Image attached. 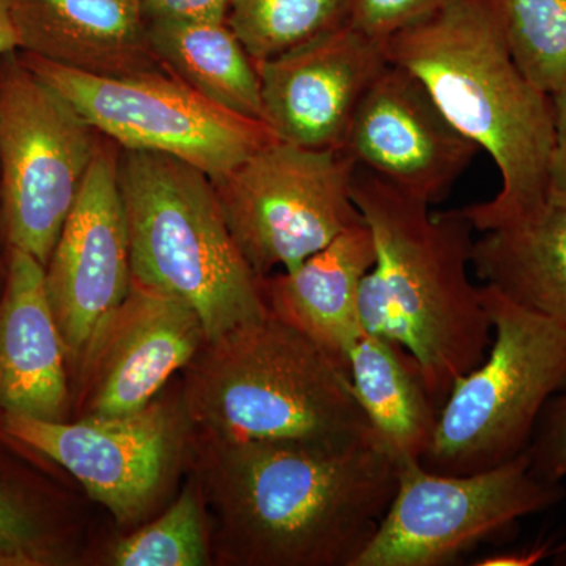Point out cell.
<instances>
[{"label": "cell", "mask_w": 566, "mask_h": 566, "mask_svg": "<svg viewBox=\"0 0 566 566\" xmlns=\"http://www.w3.org/2000/svg\"><path fill=\"white\" fill-rule=\"evenodd\" d=\"M197 438V486L223 565L354 566L397 488V460L376 433L331 444Z\"/></svg>", "instance_id": "obj_1"}, {"label": "cell", "mask_w": 566, "mask_h": 566, "mask_svg": "<svg viewBox=\"0 0 566 566\" xmlns=\"http://www.w3.org/2000/svg\"><path fill=\"white\" fill-rule=\"evenodd\" d=\"M353 199L376 260L360 283L363 329L415 360L436 406L485 359L493 324L471 279L474 226L460 210L431 211L356 166Z\"/></svg>", "instance_id": "obj_2"}, {"label": "cell", "mask_w": 566, "mask_h": 566, "mask_svg": "<svg viewBox=\"0 0 566 566\" xmlns=\"http://www.w3.org/2000/svg\"><path fill=\"white\" fill-rule=\"evenodd\" d=\"M385 46L389 62L422 82L442 114L501 174L494 199L463 208L476 232L547 202L556 140L553 96L517 66L494 0H452Z\"/></svg>", "instance_id": "obj_3"}, {"label": "cell", "mask_w": 566, "mask_h": 566, "mask_svg": "<svg viewBox=\"0 0 566 566\" xmlns=\"http://www.w3.org/2000/svg\"><path fill=\"white\" fill-rule=\"evenodd\" d=\"M182 376V408L203 438L331 444L375 434L348 370L270 308L207 340Z\"/></svg>", "instance_id": "obj_4"}, {"label": "cell", "mask_w": 566, "mask_h": 566, "mask_svg": "<svg viewBox=\"0 0 566 566\" xmlns=\"http://www.w3.org/2000/svg\"><path fill=\"white\" fill-rule=\"evenodd\" d=\"M118 175L133 281L192 307L208 340L268 314L262 279L234 243L207 174L163 153L122 150Z\"/></svg>", "instance_id": "obj_5"}, {"label": "cell", "mask_w": 566, "mask_h": 566, "mask_svg": "<svg viewBox=\"0 0 566 566\" xmlns=\"http://www.w3.org/2000/svg\"><path fill=\"white\" fill-rule=\"evenodd\" d=\"M480 286L493 340L439 409L420 461L439 474L482 472L527 452L547 403L566 386L565 324Z\"/></svg>", "instance_id": "obj_6"}, {"label": "cell", "mask_w": 566, "mask_h": 566, "mask_svg": "<svg viewBox=\"0 0 566 566\" xmlns=\"http://www.w3.org/2000/svg\"><path fill=\"white\" fill-rule=\"evenodd\" d=\"M20 55L88 125L123 150L172 156L211 180L275 140L266 123L223 109L166 66L132 76H98L29 52Z\"/></svg>", "instance_id": "obj_7"}, {"label": "cell", "mask_w": 566, "mask_h": 566, "mask_svg": "<svg viewBox=\"0 0 566 566\" xmlns=\"http://www.w3.org/2000/svg\"><path fill=\"white\" fill-rule=\"evenodd\" d=\"M356 164L344 150L273 140L212 180L227 227L260 279L296 270L364 222L353 199Z\"/></svg>", "instance_id": "obj_8"}, {"label": "cell", "mask_w": 566, "mask_h": 566, "mask_svg": "<svg viewBox=\"0 0 566 566\" xmlns=\"http://www.w3.org/2000/svg\"><path fill=\"white\" fill-rule=\"evenodd\" d=\"M564 497L562 483L535 474L527 452L472 474L398 461L392 502L354 566L452 565Z\"/></svg>", "instance_id": "obj_9"}, {"label": "cell", "mask_w": 566, "mask_h": 566, "mask_svg": "<svg viewBox=\"0 0 566 566\" xmlns=\"http://www.w3.org/2000/svg\"><path fill=\"white\" fill-rule=\"evenodd\" d=\"M98 134L28 69L20 51L0 57V199L11 248L46 266Z\"/></svg>", "instance_id": "obj_10"}, {"label": "cell", "mask_w": 566, "mask_h": 566, "mask_svg": "<svg viewBox=\"0 0 566 566\" xmlns=\"http://www.w3.org/2000/svg\"><path fill=\"white\" fill-rule=\"evenodd\" d=\"M7 434L50 458L109 510L122 526L139 523L166 493L192 424L181 398L156 397L128 416L48 422L6 415Z\"/></svg>", "instance_id": "obj_11"}, {"label": "cell", "mask_w": 566, "mask_h": 566, "mask_svg": "<svg viewBox=\"0 0 566 566\" xmlns=\"http://www.w3.org/2000/svg\"><path fill=\"white\" fill-rule=\"evenodd\" d=\"M118 151L99 142L91 167L44 266L52 312L66 353L80 357L104 316L132 286V248Z\"/></svg>", "instance_id": "obj_12"}, {"label": "cell", "mask_w": 566, "mask_h": 566, "mask_svg": "<svg viewBox=\"0 0 566 566\" xmlns=\"http://www.w3.org/2000/svg\"><path fill=\"white\" fill-rule=\"evenodd\" d=\"M197 312L181 300L132 281L129 292L104 316L82 359V417L142 411L207 344Z\"/></svg>", "instance_id": "obj_13"}, {"label": "cell", "mask_w": 566, "mask_h": 566, "mask_svg": "<svg viewBox=\"0 0 566 566\" xmlns=\"http://www.w3.org/2000/svg\"><path fill=\"white\" fill-rule=\"evenodd\" d=\"M344 151L360 169L428 205L442 202L482 153L422 82L390 62L357 107Z\"/></svg>", "instance_id": "obj_14"}, {"label": "cell", "mask_w": 566, "mask_h": 566, "mask_svg": "<svg viewBox=\"0 0 566 566\" xmlns=\"http://www.w3.org/2000/svg\"><path fill=\"white\" fill-rule=\"evenodd\" d=\"M387 65L385 43L348 22L296 50L255 63L263 122L277 140L344 150L357 107Z\"/></svg>", "instance_id": "obj_15"}, {"label": "cell", "mask_w": 566, "mask_h": 566, "mask_svg": "<svg viewBox=\"0 0 566 566\" xmlns=\"http://www.w3.org/2000/svg\"><path fill=\"white\" fill-rule=\"evenodd\" d=\"M65 353L44 264L11 248L0 301V406L6 415L65 420L70 401Z\"/></svg>", "instance_id": "obj_16"}, {"label": "cell", "mask_w": 566, "mask_h": 566, "mask_svg": "<svg viewBox=\"0 0 566 566\" xmlns=\"http://www.w3.org/2000/svg\"><path fill=\"white\" fill-rule=\"evenodd\" d=\"M18 51L98 76L163 69L134 0H10Z\"/></svg>", "instance_id": "obj_17"}, {"label": "cell", "mask_w": 566, "mask_h": 566, "mask_svg": "<svg viewBox=\"0 0 566 566\" xmlns=\"http://www.w3.org/2000/svg\"><path fill=\"white\" fill-rule=\"evenodd\" d=\"M376 260L374 237L360 222L308 256L296 270L268 275V308L323 346L349 374V353L364 334L359 292Z\"/></svg>", "instance_id": "obj_18"}, {"label": "cell", "mask_w": 566, "mask_h": 566, "mask_svg": "<svg viewBox=\"0 0 566 566\" xmlns=\"http://www.w3.org/2000/svg\"><path fill=\"white\" fill-rule=\"evenodd\" d=\"M472 271L483 285L566 326V205L546 202L483 232Z\"/></svg>", "instance_id": "obj_19"}, {"label": "cell", "mask_w": 566, "mask_h": 566, "mask_svg": "<svg viewBox=\"0 0 566 566\" xmlns=\"http://www.w3.org/2000/svg\"><path fill=\"white\" fill-rule=\"evenodd\" d=\"M348 365L354 395L397 463L422 461L433 441L439 408L411 356L364 331Z\"/></svg>", "instance_id": "obj_20"}, {"label": "cell", "mask_w": 566, "mask_h": 566, "mask_svg": "<svg viewBox=\"0 0 566 566\" xmlns=\"http://www.w3.org/2000/svg\"><path fill=\"white\" fill-rule=\"evenodd\" d=\"M166 69L223 109L263 122L259 71L227 22L148 20Z\"/></svg>", "instance_id": "obj_21"}, {"label": "cell", "mask_w": 566, "mask_h": 566, "mask_svg": "<svg viewBox=\"0 0 566 566\" xmlns=\"http://www.w3.org/2000/svg\"><path fill=\"white\" fill-rule=\"evenodd\" d=\"M348 22V0H233L227 17L253 62L279 57Z\"/></svg>", "instance_id": "obj_22"}, {"label": "cell", "mask_w": 566, "mask_h": 566, "mask_svg": "<svg viewBox=\"0 0 566 566\" xmlns=\"http://www.w3.org/2000/svg\"><path fill=\"white\" fill-rule=\"evenodd\" d=\"M513 59L547 95L566 87V0H494Z\"/></svg>", "instance_id": "obj_23"}, {"label": "cell", "mask_w": 566, "mask_h": 566, "mask_svg": "<svg viewBox=\"0 0 566 566\" xmlns=\"http://www.w3.org/2000/svg\"><path fill=\"white\" fill-rule=\"evenodd\" d=\"M115 566H205L210 564L207 512L199 486H186L163 516L111 551Z\"/></svg>", "instance_id": "obj_24"}, {"label": "cell", "mask_w": 566, "mask_h": 566, "mask_svg": "<svg viewBox=\"0 0 566 566\" xmlns=\"http://www.w3.org/2000/svg\"><path fill=\"white\" fill-rule=\"evenodd\" d=\"M452 0H348V24L386 43Z\"/></svg>", "instance_id": "obj_25"}, {"label": "cell", "mask_w": 566, "mask_h": 566, "mask_svg": "<svg viewBox=\"0 0 566 566\" xmlns=\"http://www.w3.org/2000/svg\"><path fill=\"white\" fill-rule=\"evenodd\" d=\"M527 455L536 475L547 482L566 479V386L547 403Z\"/></svg>", "instance_id": "obj_26"}, {"label": "cell", "mask_w": 566, "mask_h": 566, "mask_svg": "<svg viewBox=\"0 0 566 566\" xmlns=\"http://www.w3.org/2000/svg\"><path fill=\"white\" fill-rule=\"evenodd\" d=\"M40 532L29 513L0 491V565H31L41 558Z\"/></svg>", "instance_id": "obj_27"}, {"label": "cell", "mask_w": 566, "mask_h": 566, "mask_svg": "<svg viewBox=\"0 0 566 566\" xmlns=\"http://www.w3.org/2000/svg\"><path fill=\"white\" fill-rule=\"evenodd\" d=\"M233 0H144L147 20L227 22Z\"/></svg>", "instance_id": "obj_28"}, {"label": "cell", "mask_w": 566, "mask_h": 566, "mask_svg": "<svg viewBox=\"0 0 566 566\" xmlns=\"http://www.w3.org/2000/svg\"><path fill=\"white\" fill-rule=\"evenodd\" d=\"M556 140L549 163L547 202L566 205V87L553 95Z\"/></svg>", "instance_id": "obj_29"}, {"label": "cell", "mask_w": 566, "mask_h": 566, "mask_svg": "<svg viewBox=\"0 0 566 566\" xmlns=\"http://www.w3.org/2000/svg\"><path fill=\"white\" fill-rule=\"evenodd\" d=\"M554 539H545V542L535 543L528 547H521V549L512 551V553L495 554L476 562L475 565L480 566H534L539 562L551 560L553 556Z\"/></svg>", "instance_id": "obj_30"}, {"label": "cell", "mask_w": 566, "mask_h": 566, "mask_svg": "<svg viewBox=\"0 0 566 566\" xmlns=\"http://www.w3.org/2000/svg\"><path fill=\"white\" fill-rule=\"evenodd\" d=\"M13 51H18V35L10 0H0V57Z\"/></svg>", "instance_id": "obj_31"}, {"label": "cell", "mask_w": 566, "mask_h": 566, "mask_svg": "<svg viewBox=\"0 0 566 566\" xmlns=\"http://www.w3.org/2000/svg\"><path fill=\"white\" fill-rule=\"evenodd\" d=\"M551 564L556 566H566V532L564 538L554 546Z\"/></svg>", "instance_id": "obj_32"}, {"label": "cell", "mask_w": 566, "mask_h": 566, "mask_svg": "<svg viewBox=\"0 0 566 566\" xmlns=\"http://www.w3.org/2000/svg\"><path fill=\"white\" fill-rule=\"evenodd\" d=\"M134 2H140L142 3V2H144V0H134Z\"/></svg>", "instance_id": "obj_33"}]
</instances>
